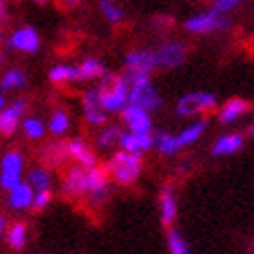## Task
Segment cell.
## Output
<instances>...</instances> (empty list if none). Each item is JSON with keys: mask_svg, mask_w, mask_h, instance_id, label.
Returning <instances> with one entry per match:
<instances>
[{"mask_svg": "<svg viewBox=\"0 0 254 254\" xmlns=\"http://www.w3.org/2000/svg\"><path fill=\"white\" fill-rule=\"evenodd\" d=\"M120 136H122V130L118 128V126H106V128L99 132L97 143H99V147H106L108 149L112 145L120 143Z\"/></svg>", "mask_w": 254, "mask_h": 254, "instance_id": "30", "label": "cell"}, {"mask_svg": "<svg viewBox=\"0 0 254 254\" xmlns=\"http://www.w3.org/2000/svg\"><path fill=\"white\" fill-rule=\"evenodd\" d=\"M2 12H4V10H2V6H0V15H2Z\"/></svg>", "mask_w": 254, "mask_h": 254, "instance_id": "41", "label": "cell"}, {"mask_svg": "<svg viewBox=\"0 0 254 254\" xmlns=\"http://www.w3.org/2000/svg\"><path fill=\"white\" fill-rule=\"evenodd\" d=\"M99 10H101V15H104L110 23H118V21H122V17H124L122 8H120L118 4H114V2H108V0L99 4Z\"/></svg>", "mask_w": 254, "mask_h": 254, "instance_id": "33", "label": "cell"}, {"mask_svg": "<svg viewBox=\"0 0 254 254\" xmlns=\"http://www.w3.org/2000/svg\"><path fill=\"white\" fill-rule=\"evenodd\" d=\"M2 62H4V54H0V64H2Z\"/></svg>", "mask_w": 254, "mask_h": 254, "instance_id": "39", "label": "cell"}, {"mask_svg": "<svg viewBox=\"0 0 254 254\" xmlns=\"http://www.w3.org/2000/svg\"><path fill=\"white\" fill-rule=\"evenodd\" d=\"M68 155H66V147L62 145H50L46 151H44V161L48 163V166H60L62 161H64Z\"/></svg>", "mask_w": 254, "mask_h": 254, "instance_id": "29", "label": "cell"}, {"mask_svg": "<svg viewBox=\"0 0 254 254\" xmlns=\"http://www.w3.org/2000/svg\"><path fill=\"white\" fill-rule=\"evenodd\" d=\"M176 211H178L176 196H174V192L170 188H166L163 190V194H161V221L166 225H170L176 219Z\"/></svg>", "mask_w": 254, "mask_h": 254, "instance_id": "23", "label": "cell"}, {"mask_svg": "<svg viewBox=\"0 0 254 254\" xmlns=\"http://www.w3.org/2000/svg\"><path fill=\"white\" fill-rule=\"evenodd\" d=\"M25 83H27V79H25V72L19 70V68H12L8 72L2 74V79H0V89H21Z\"/></svg>", "mask_w": 254, "mask_h": 254, "instance_id": "27", "label": "cell"}, {"mask_svg": "<svg viewBox=\"0 0 254 254\" xmlns=\"http://www.w3.org/2000/svg\"><path fill=\"white\" fill-rule=\"evenodd\" d=\"M153 145L163 155H176L178 151H180V147H178V143H176V136L170 134V132H157L153 136Z\"/></svg>", "mask_w": 254, "mask_h": 254, "instance_id": "24", "label": "cell"}, {"mask_svg": "<svg viewBox=\"0 0 254 254\" xmlns=\"http://www.w3.org/2000/svg\"><path fill=\"white\" fill-rule=\"evenodd\" d=\"M8 48L19 50V52H25V54H33L40 50V35L31 27H21L10 35Z\"/></svg>", "mask_w": 254, "mask_h": 254, "instance_id": "9", "label": "cell"}, {"mask_svg": "<svg viewBox=\"0 0 254 254\" xmlns=\"http://www.w3.org/2000/svg\"><path fill=\"white\" fill-rule=\"evenodd\" d=\"M23 132L27 134L31 141H37V138H42L46 128H44V122L40 118H27L23 120Z\"/></svg>", "mask_w": 254, "mask_h": 254, "instance_id": "31", "label": "cell"}, {"mask_svg": "<svg viewBox=\"0 0 254 254\" xmlns=\"http://www.w3.org/2000/svg\"><path fill=\"white\" fill-rule=\"evenodd\" d=\"M64 190L66 194H72V196L87 194V170L81 166L70 168L64 176Z\"/></svg>", "mask_w": 254, "mask_h": 254, "instance_id": "15", "label": "cell"}, {"mask_svg": "<svg viewBox=\"0 0 254 254\" xmlns=\"http://www.w3.org/2000/svg\"><path fill=\"white\" fill-rule=\"evenodd\" d=\"M110 174L118 184L128 186L141 176V157L132 153H116L110 161Z\"/></svg>", "mask_w": 254, "mask_h": 254, "instance_id": "3", "label": "cell"}, {"mask_svg": "<svg viewBox=\"0 0 254 254\" xmlns=\"http://www.w3.org/2000/svg\"><path fill=\"white\" fill-rule=\"evenodd\" d=\"M238 6H240V2H236V0H217V2H213L211 10H213V12H217L219 17H223L225 12H230V10L238 8Z\"/></svg>", "mask_w": 254, "mask_h": 254, "instance_id": "34", "label": "cell"}, {"mask_svg": "<svg viewBox=\"0 0 254 254\" xmlns=\"http://www.w3.org/2000/svg\"><path fill=\"white\" fill-rule=\"evenodd\" d=\"M77 68V81H93V79H99L104 77V64L97 60V58H87L85 62H81Z\"/></svg>", "mask_w": 254, "mask_h": 254, "instance_id": "21", "label": "cell"}, {"mask_svg": "<svg viewBox=\"0 0 254 254\" xmlns=\"http://www.w3.org/2000/svg\"><path fill=\"white\" fill-rule=\"evenodd\" d=\"M126 77H128V106H136L145 112L159 110L161 97L149 77H141V74H126Z\"/></svg>", "mask_w": 254, "mask_h": 254, "instance_id": "2", "label": "cell"}, {"mask_svg": "<svg viewBox=\"0 0 254 254\" xmlns=\"http://www.w3.org/2000/svg\"><path fill=\"white\" fill-rule=\"evenodd\" d=\"M83 108H85V118L89 124L99 126L106 122V112L99 108V97H97V89H89L83 95Z\"/></svg>", "mask_w": 254, "mask_h": 254, "instance_id": "14", "label": "cell"}, {"mask_svg": "<svg viewBox=\"0 0 254 254\" xmlns=\"http://www.w3.org/2000/svg\"><path fill=\"white\" fill-rule=\"evenodd\" d=\"M244 145V136L232 132V134H223L217 143L213 145V155H232L236 151H240Z\"/></svg>", "mask_w": 254, "mask_h": 254, "instance_id": "17", "label": "cell"}, {"mask_svg": "<svg viewBox=\"0 0 254 254\" xmlns=\"http://www.w3.org/2000/svg\"><path fill=\"white\" fill-rule=\"evenodd\" d=\"M122 116L126 126L130 128L134 134H151V116L149 112L136 108V106H126L122 110Z\"/></svg>", "mask_w": 254, "mask_h": 254, "instance_id": "10", "label": "cell"}, {"mask_svg": "<svg viewBox=\"0 0 254 254\" xmlns=\"http://www.w3.org/2000/svg\"><path fill=\"white\" fill-rule=\"evenodd\" d=\"M168 246H170V252L172 254H190V250H188V246L184 242V238L178 234L176 230H172L168 234Z\"/></svg>", "mask_w": 254, "mask_h": 254, "instance_id": "32", "label": "cell"}, {"mask_svg": "<svg viewBox=\"0 0 254 254\" xmlns=\"http://www.w3.org/2000/svg\"><path fill=\"white\" fill-rule=\"evenodd\" d=\"M108 188V176L99 168L87 170V194H91L93 200H101Z\"/></svg>", "mask_w": 254, "mask_h": 254, "instance_id": "16", "label": "cell"}, {"mask_svg": "<svg viewBox=\"0 0 254 254\" xmlns=\"http://www.w3.org/2000/svg\"><path fill=\"white\" fill-rule=\"evenodd\" d=\"M248 110V104L244 99H230L225 101L219 110V120L223 124H230V122H236L238 118H242Z\"/></svg>", "mask_w": 254, "mask_h": 254, "instance_id": "18", "label": "cell"}, {"mask_svg": "<svg viewBox=\"0 0 254 254\" xmlns=\"http://www.w3.org/2000/svg\"><path fill=\"white\" fill-rule=\"evenodd\" d=\"M27 184L31 188H37V192H40V190H48L50 184H52V176H50V172L44 170V168H35V170L29 172Z\"/></svg>", "mask_w": 254, "mask_h": 254, "instance_id": "25", "label": "cell"}, {"mask_svg": "<svg viewBox=\"0 0 254 254\" xmlns=\"http://www.w3.org/2000/svg\"><path fill=\"white\" fill-rule=\"evenodd\" d=\"M4 108H6V99L2 93H0V110H4Z\"/></svg>", "mask_w": 254, "mask_h": 254, "instance_id": "37", "label": "cell"}, {"mask_svg": "<svg viewBox=\"0 0 254 254\" xmlns=\"http://www.w3.org/2000/svg\"><path fill=\"white\" fill-rule=\"evenodd\" d=\"M205 130H207V120H198V122H194V124L186 126V128H184L180 134H176V143H178V147L182 149V147H188V145L196 143Z\"/></svg>", "mask_w": 254, "mask_h": 254, "instance_id": "20", "label": "cell"}, {"mask_svg": "<svg viewBox=\"0 0 254 254\" xmlns=\"http://www.w3.org/2000/svg\"><path fill=\"white\" fill-rule=\"evenodd\" d=\"M4 230H6V219L0 215V238H2V234H4Z\"/></svg>", "mask_w": 254, "mask_h": 254, "instance_id": "36", "label": "cell"}, {"mask_svg": "<svg viewBox=\"0 0 254 254\" xmlns=\"http://www.w3.org/2000/svg\"><path fill=\"white\" fill-rule=\"evenodd\" d=\"M8 205L12 209H27L29 205H33V188L21 182L17 188H12L8 192Z\"/></svg>", "mask_w": 254, "mask_h": 254, "instance_id": "19", "label": "cell"}, {"mask_svg": "<svg viewBox=\"0 0 254 254\" xmlns=\"http://www.w3.org/2000/svg\"><path fill=\"white\" fill-rule=\"evenodd\" d=\"M97 89L99 108L104 112H120L128 106V77L120 74H104Z\"/></svg>", "mask_w": 254, "mask_h": 254, "instance_id": "1", "label": "cell"}, {"mask_svg": "<svg viewBox=\"0 0 254 254\" xmlns=\"http://www.w3.org/2000/svg\"><path fill=\"white\" fill-rule=\"evenodd\" d=\"M120 147L124 153H132L141 157L143 151L153 147V134H134V132H122Z\"/></svg>", "mask_w": 254, "mask_h": 254, "instance_id": "12", "label": "cell"}, {"mask_svg": "<svg viewBox=\"0 0 254 254\" xmlns=\"http://www.w3.org/2000/svg\"><path fill=\"white\" fill-rule=\"evenodd\" d=\"M50 198H52L50 190H40L37 194H33V207H35L37 211L46 209V207H48V202H50Z\"/></svg>", "mask_w": 254, "mask_h": 254, "instance_id": "35", "label": "cell"}, {"mask_svg": "<svg viewBox=\"0 0 254 254\" xmlns=\"http://www.w3.org/2000/svg\"><path fill=\"white\" fill-rule=\"evenodd\" d=\"M217 106V99H215L213 93L207 91H192V93H186L178 99L176 104V112L180 116H194V114L200 112H209Z\"/></svg>", "mask_w": 254, "mask_h": 254, "instance_id": "4", "label": "cell"}, {"mask_svg": "<svg viewBox=\"0 0 254 254\" xmlns=\"http://www.w3.org/2000/svg\"><path fill=\"white\" fill-rule=\"evenodd\" d=\"M124 66L128 70V74H141V77H149V72L157 66L155 52L151 50H134L126 56Z\"/></svg>", "mask_w": 254, "mask_h": 254, "instance_id": "7", "label": "cell"}, {"mask_svg": "<svg viewBox=\"0 0 254 254\" xmlns=\"http://www.w3.org/2000/svg\"><path fill=\"white\" fill-rule=\"evenodd\" d=\"M6 242L10 248H15V250H23L25 248V242H27V225L25 223H15V225H10L8 227V232H6Z\"/></svg>", "mask_w": 254, "mask_h": 254, "instance_id": "22", "label": "cell"}, {"mask_svg": "<svg viewBox=\"0 0 254 254\" xmlns=\"http://www.w3.org/2000/svg\"><path fill=\"white\" fill-rule=\"evenodd\" d=\"M66 155L72 157L74 161H77V166H81L85 170L95 168V155H93V151L87 147V143L79 141V138H74V141H70L66 145Z\"/></svg>", "mask_w": 254, "mask_h": 254, "instance_id": "13", "label": "cell"}, {"mask_svg": "<svg viewBox=\"0 0 254 254\" xmlns=\"http://www.w3.org/2000/svg\"><path fill=\"white\" fill-rule=\"evenodd\" d=\"M184 27L190 33H211V31H219L227 27V19L219 17L217 12L207 10V12H198V15L186 19Z\"/></svg>", "mask_w": 254, "mask_h": 254, "instance_id": "6", "label": "cell"}, {"mask_svg": "<svg viewBox=\"0 0 254 254\" xmlns=\"http://www.w3.org/2000/svg\"><path fill=\"white\" fill-rule=\"evenodd\" d=\"M25 112V101L17 99L12 106H6L4 110H0V134H12L17 130V126L21 122V116Z\"/></svg>", "mask_w": 254, "mask_h": 254, "instance_id": "11", "label": "cell"}, {"mask_svg": "<svg viewBox=\"0 0 254 254\" xmlns=\"http://www.w3.org/2000/svg\"><path fill=\"white\" fill-rule=\"evenodd\" d=\"M0 184L2 188H6L8 192L12 188H17L21 184V174H23V157L17 151H10L0 161Z\"/></svg>", "mask_w": 254, "mask_h": 254, "instance_id": "5", "label": "cell"}, {"mask_svg": "<svg viewBox=\"0 0 254 254\" xmlns=\"http://www.w3.org/2000/svg\"><path fill=\"white\" fill-rule=\"evenodd\" d=\"M70 126V118L64 110H56L52 114V118H50V132L56 134V136H62Z\"/></svg>", "mask_w": 254, "mask_h": 254, "instance_id": "26", "label": "cell"}, {"mask_svg": "<svg viewBox=\"0 0 254 254\" xmlns=\"http://www.w3.org/2000/svg\"><path fill=\"white\" fill-rule=\"evenodd\" d=\"M155 58H157V66L176 68V66H180L186 58V46L182 42H176V40L166 42L155 52Z\"/></svg>", "mask_w": 254, "mask_h": 254, "instance_id": "8", "label": "cell"}, {"mask_svg": "<svg viewBox=\"0 0 254 254\" xmlns=\"http://www.w3.org/2000/svg\"><path fill=\"white\" fill-rule=\"evenodd\" d=\"M250 250H252V254H254V240H252V246H250Z\"/></svg>", "mask_w": 254, "mask_h": 254, "instance_id": "40", "label": "cell"}, {"mask_svg": "<svg viewBox=\"0 0 254 254\" xmlns=\"http://www.w3.org/2000/svg\"><path fill=\"white\" fill-rule=\"evenodd\" d=\"M50 81L54 83H68V81H77V68L66 66V64H58L50 70Z\"/></svg>", "mask_w": 254, "mask_h": 254, "instance_id": "28", "label": "cell"}, {"mask_svg": "<svg viewBox=\"0 0 254 254\" xmlns=\"http://www.w3.org/2000/svg\"><path fill=\"white\" fill-rule=\"evenodd\" d=\"M250 136H252V138H254V124H252V126H250Z\"/></svg>", "mask_w": 254, "mask_h": 254, "instance_id": "38", "label": "cell"}]
</instances>
